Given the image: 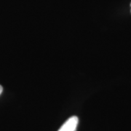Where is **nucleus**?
Wrapping results in <instances>:
<instances>
[{
	"label": "nucleus",
	"instance_id": "nucleus-1",
	"mask_svg": "<svg viewBox=\"0 0 131 131\" xmlns=\"http://www.w3.org/2000/svg\"><path fill=\"white\" fill-rule=\"evenodd\" d=\"M78 122H79L78 117L73 116L69 118L63 123V125L61 127L58 131H76L78 125Z\"/></svg>",
	"mask_w": 131,
	"mask_h": 131
},
{
	"label": "nucleus",
	"instance_id": "nucleus-2",
	"mask_svg": "<svg viewBox=\"0 0 131 131\" xmlns=\"http://www.w3.org/2000/svg\"><path fill=\"white\" fill-rule=\"evenodd\" d=\"M2 91H3V88L0 85V95L2 94Z\"/></svg>",
	"mask_w": 131,
	"mask_h": 131
},
{
	"label": "nucleus",
	"instance_id": "nucleus-3",
	"mask_svg": "<svg viewBox=\"0 0 131 131\" xmlns=\"http://www.w3.org/2000/svg\"><path fill=\"white\" fill-rule=\"evenodd\" d=\"M130 6H131V4H130Z\"/></svg>",
	"mask_w": 131,
	"mask_h": 131
}]
</instances>
